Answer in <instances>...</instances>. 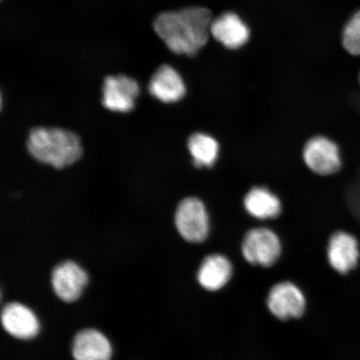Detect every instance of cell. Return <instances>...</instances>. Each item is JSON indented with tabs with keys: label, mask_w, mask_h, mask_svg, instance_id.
<instances>
[{
	"label": "cell",
	"mask_w": 360,
	"mask_h": 360,
	"mask_svg": "<svg viewBox=\"0 0 360 360\" xmlns=\"http://www.w3.org/2000/svg\"><path fill=\"white\" fill-rule=\"evenodd\" d=\"M148 91L158 101L166 103L178 102L186 96V86L181 75L169 65L159 68L153 75Z\"/></svg>",
	"instance_id": "8fae6325"
},
{
	"label": "cell",
	"mask_w": 360,
	"mask_h": 360,
	"mask_svg": "<svg viewBox=\"0 0 360 360\" xmlns=\"http://www.w3.org/2000/svg\"><path fill=\"white\" fill-rule=\"evenodd\" d=\"M269 311L281 321L298 319L305 311L306 300L298 286L291 282H281L272 287L267 298Z\"/></svg>",
	"instance_id": "52a82bcc"
},
{
	"label": "cell",
	"mask_w": 360,
	"mask_h": 360,
	"mask_svg": "<svg viewBox=\"0 0 360 360\" xmlns=\"http://www.w3.org/2000/svg\"><path fill=\"white\" fill-rule=\"evenodd\" d=\"M210 35L229 49H240L248 42L250 32L249 27L236 13L226 12L213 19Z\"/></svg>",
	"instance_id": "30bf717a"
},
{
	"label": "cell",
	"mask_w": 360,
	"mask_h": 360,
	"mask_svg": "<svg viewBox=\"0 0 360 360\" xmlns=\"http://www.w3.org/2000/svg\"><path fill=\"white\" fill-rule=\"evenodd\" d=\"M72 353L75 360H110L112 348L101 332L88 328L76 335Z\"/></svg>",
	"instance_id": "5bb4252c"
},
{
	"label": "cell",
	"mask_w": 360,
	"mask_h": 360,
	"mask_svg": "<svg viewBox=\"0 0 360 360\" xmlns=\"http://www.w3.org/2000/svg\"><path fill=\"white\" fill-rule=\"evenodd\" d=\"M51 281L58 298L65 302H73L86 286L88 274L73 261H65L53 269Z\"/></svg>",
	"instance_id": "9c48e42d"
},
{
	"label": "cell",
	"mask_w": 360,
	"mask_h": 360,
	"mask_svg": "<svg viewBox=\"0 0 360 360\" xmlns=\"http://www.w3.org/2000/svg\"><path fill=\"white\" fill-rule=\"evenodd\" d=\"M359 83H360V75H359Z\"/></svg>",
	"instance_id": "ac0fdd59"
},
{
	"label": "cell",
	"mask_w": 360,
	"mask_h": 360,
	"mask_svg": "<svg viewBox=\"0 0 360 360\" xmlns=\"http://www.w3.org/2000/svg\"><path fill=\"white\" fill-rule=\"evenodd\" d=\"M174 223L180 236L192 244H200L210 235L208 210L199 198L188 197L179 202Z\"/></svg>",
	"instance_id": "3957f363"
},
{
	"label": "cell",
	"mask_w": 360,
	"mask_h": 360,
	"mask_svg": "<svg viewBox=\"0 0 360 360\" xmlns=\"http://www.w3.org/2000/svg\"><path fill=\"white\" fill-rule=\"evenodd\" d=\"M233 265L226 256L213 254L202 260L197 280L205 290L214 292L223 289L231 280Z\"/></svg>",
	"instance_id": "4fadbf2b"
},
{
	"label": "cell",
	"mask_w": 360,
	"mask_h": 360,
	"mask_svg": "<svg viewBox=\"0 0 360 360\" xmlns=\"http://www.w3.org/2000/svg\"><path fill=\"white\" fill-rule=\"evenodd\" d=\"M244 207L252 217L260 220L274 219L282 212V204L276 195L262 186L252 188L244 198Z\"/></svg>",
	"instance_id": "9a60e30c"
},
{
	"label": "cell",
	"mask_w": 360,
	"mask_h": 360,
	"mask_svg": "<svg viewBox=\"0 0 360 360\" xmlns=\"http://www.w3.org/2000/svg\"><path fill=\"white\" fill-rule=\"evenodd\" d=\"M303 160L312 172L321 176L335 174L343 166L339 145L325 135H316L306 142Z\"/></svg>",
	"instance_id": "5b68a950"
},
{
	"label": "cell",
	"mask_w": 360,
	"mask_h": 360,
	"mask_svg": "<svg viewBox=\"0 0 360 360\" xmlns=\"http://www.w3.org/2000/svg\"><path fill=\"white\" fill-rule=\"evenodd\" d=\"M327 259L331 268L341 274H347L358 267L360 261L359 238L345 229L332 233L327 245Z\"/></svg>",
	"instance_id": "8992f818"
},
{
	"label": "cell",
	"mask_w": 360,
	"mask_h": 360,
	"mask_svg": "<svg viewBox=\"0 0 360 360\" xmlns=\"http://www.w3.org/2000/svg\"><path fill=\"white\" fill-rule=\"evenodd\" d=\"M241 252L248 263L264 268L271 267L281 257V241L272 229L265 227L251 229L243 238Z\"/></svg>",
	"instance_id": "277c9868"
},
{
	"label": "cell",
	"mask_w": 360,
	"mask_h": 360,
	"mask_svg": "<svg viewBox=\"0 0 360 360\" xmlns=\"http://www.w3.org/2000/svg\"><path fill=\"white\" fill-rule=\"evenodd\" d=\"M342 42L351 55L360 56V11L355 13L345 26Z\"/></svg>",
	"instance_id": "e0dca14e"
},
{
	"label": "cell",
	"mask_w": 360,
	"mask_h": 360,
	"mask_svg": "<svg viewBox=\"0 0 360 360\" xmlns=\"http://www.w3.org/2000/svg\"><path fill=\"white\" fill-rule=\"evenodd\" d=\"M212 13L204 7H191L158 15L154 29L176 55L193 57L208 43Z\"/></svg>",
	"instance_id": "6da1fadb"
},
{
	"label": "cell",
	"mask_w": 360,
	"mask_h": 360,
	"mask_svg": "<svg viewBox=\"0 0 360 360\" xmlns=\"http://www.w3.org/2000/svg\"><path fill=\"white\" fill-rule=\"evenodd\" d=\"M188 150L196 168H211L218 160L219 143L212 135L197 132L188 139Z\"/></svg>",
	"instance_id": "2e32d148"
},
{
	"label": "cell",
	"mask_w": 360,
	"mask_h": 360,
	"mask_svg": "<svg viewBox=\"0 0 360 360\" xmlns=\"http://www.w3.org/2000/svg\"><path fill=\"white\" fill-rule=\"evenodd\" d=\"M27 148L40 163L63 169L82 155L80 139L73 132L58 128H34L29 134Z\"/></svg>",
	"instance_id": "7a4b0ae2"
},
{
	"label": "cell",
	"mask_w": 360,
	"mask_h": 360,
	"mask_svg": "<svg viewBox=\"0 0 360 360\" xmlns=\"http://www.w3.org/2000/svg\"><path fill=\"white\" fill-rule=\"evenodd\" d=\"M103 105L114 112L131 111L139 94L136 80L124 75L108 76L103 85Z\"/></svg>",
	"instance_id": "ba28073f"
},
{
	"label": "cell",
	"mask_w": 360,
	"mask_h": 360,
	"mask_svg": "<svg viewBox=\"0 0 360 360\" xmlns=\"http://www.w3.org/2000/svg\"><path fill=\"white\" fill-rule=\"evenodd\" d=\"M2 326L17 339L30 340L38 334L39 323L32 310L20 303H11L2 310Z\"/></svg>",
	"instance_id": "7c38bea8"
}]
</instances>
